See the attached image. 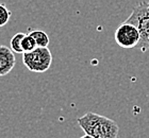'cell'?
<instances>
[{"instance_id": "6da1fadb", "label": "cell", "mask_w": 149, "mask_h": 138, "mask_svg": "<svg viewBox=\"0 0 149 138\" xmlns=\"http://www.w3.org/2000/svg\"><path fill=\"white\" fill-rule=\"evenodd\" d=\"M77 123L86 135L94 138H117L119 134L117 123L99 114L88 112L78 118Z\"/></svg>"}, {"instance_id": "7a4b0ae2", "label": "cell", "mask_w": 149, "mask_h": 138, "mask_svg": "<svg viewBox=\"0 0 149 138\" xmlns=\"http://www.w3.org/2000/svg\"><path fill=\"white\" fill-rule=\"evenodd\" d=\"M125 21L130 22L137 28L140 32V43L136 48L141 51L149 49V2L141 1L134 6L131 15Z\"/></svg>"}, {"instance_id": "3957f363", "label": "cell", "mask_w": 149, "mask_h": 138, "mask_svg": "<svg viewBox=\"0 0 149 138\" xmlns=\"http://www.w3.org/2000/svg\"><path fill=\"white\" fill-rule=\"evenodd\" d=\"M22 63L32 72H46L52 63V54L47 47H36L30 52L22 53Z\"/></svg>"}, {"instance_id": "277c9868", "label": "cell", "mask_w": 149, "mask_h": 138, "mask_svg": "<svg viewBox=\"0 0 149 138\" xmlns=\"http://www.w3.org/2000/svg\"><path fill=\"white\" fill-rule=\"evenodd\" d=\"M114 38L119 47L125 49H131L137 47L141 36L135 26L130 22L124 21L115 31Z\"/></svg>"}, {"instance_id": "5b68a950", "label": "cell", "mask_w": 149, "mask_h": 138, "mask_svg": "<svg viewBox=\"0 0 149 138\" xmlns=\"http://www.w3.org/2000/svg\"><path fill=\"white\" fill-rule=\"evenodd\" d=\"M11 48L0 45V77L9 74L15 67L16 58Z\"/></svg>"}, {"instance_id": "8992f818", "label": "cell", "mask_w": 149, "mask_h": 138, "mask_svg": "<svg viewBox=\"0 0 149 138\" xmlns=\"http://www.w3.org/2000/svg\"><path fill=\"white\" fill-rule=\"evenodd\" d=\"M28 34H30L34 38L37 47H48L49 45V36L45 31L40 30V29H34V30L30 31Z\"/></svg>"}, {"instance_id": "52a82bcc", "label": "cell", "mask_w": 149, "mask_h": 138, "mask_svg": "<svg viewBox=\"0 0 149 138\" xmlns=\"http://www.w3.org/2000/svg\"><path fill=\"white\" fill-rule=\"evenodd\" d=\"M25 35H26L25 33L19 32V33H16L15 35L11 38L10 47H11V49L15 53H19V54H22V53H24V50H22V38L25 37Z\"/></svg>"}, {"instance_id": "ba28073f", "label": "cell", "mask_w": 149, "mask_h": 138, "mask_svg": "<svg viewBox=\"0 0 149 138\" xmlns=\"http://www.w3.org/2000/svg\"><path fill=\"white\" fill-rule=\"evenodd\" d=\"M22 47L24 52H30L32 50H34L37 46H36V43H35L34 38H33L30 34H26L25 37L22 38Z\"/></svg>"}, {"instance_id": "9c48e42d", "label": "cell", "mask_w": 149, "mask_h": 138, "mask_svg": "<svg viewBox=\"0 0 149 138\" xmlns=\"http://www.w3.org/2000/svg\"><path fill=\"white\" fill-rule=\"evenodd\" d=\"M12 16V12L6 8V4L0 3V28L6 26Z\"/></svg>"}, {"instance_id": "30bf717a", "label": "cell", "mask_w": 149, "mask_h": 138, "mask_svg": "<svg viewBox=\"0 0 149 138\" xmlns=\"http://www.w3.org/2000/svg\"><path fill=\"white\" fill-rule=\"evenodd\" d=\"M80 138H94V137H92V136H90V135H86V134H85V135H84V136H82V137H80Z\"/></svg>"}]
</instances>
